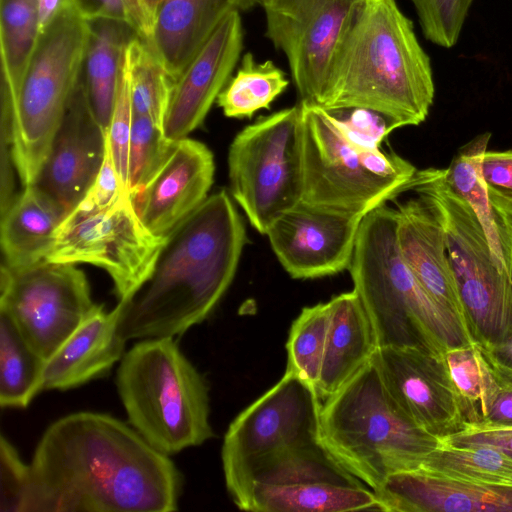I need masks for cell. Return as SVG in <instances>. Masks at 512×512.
<instances>
[{
    "instance_id": "6da1fadb",
    "label": "cell",
    "mask_w": 512,
    "mask_h": 512,
    "mask_svg": "<svg viewBox=\"0 0 512 512\" xmlns=\"http://www.w3.org/2000/svg\"><path fill=\"white\" fill-rule=\"evenodd\" d=\"M25 512H172L182 477L168 455L104 413L59 418L29 464Z\"/></svg>"
},
{
    "instance_id": "7a4b0ae2",
    "label": "cell",
    "mask_w": 512,
    "mask_h": 512,
    "mask_svg": "<svg viewBox=\"0 0 512 512\" xmlns=\"http://www.w3.org/2000/svg\"><path fill=\"white\" fill-rule=\"evenodd\" d=\"M245 240L227 192L208 196L166 236L148 279L118 302L122 338L174 337L204 321L230 286Z\"/></svg>"
},
{
    "instance_id": "3957f363",
    "label": "cell",
    "mask_w": 512,
    "mask_h": 512,
    "mask_svg": "<svg viewBox=\"0 0 512 512\" xmlns=\"http://www.w3.org/2000/svg\"><path fill=\"white\" fill-rule=\"evenodd\" d=\"M435 87L430 58L396 0H367L332 63L321 108L362 110L385 133L424 122Z\"/></svg>"
},
{
    "instance_id": "277c9868",
    "label": "cell",
    "mask_w": 512,
    "mask_h": 512,
    "mask_svg": "<svg viewBox=\"0 0 512 512\" xmlns=\"http://www.w3.org/2000/svg\"><path fill=\"white\" fill-rule=\"evenodd\" d=\"M397 211L383 204L364 215L349 270L373 326L377 348L414 347L438 355L475 343L437 304L404 263L396 241Z\"/></svg>"
},
{
    "instance_id": "5b68a950",
    "label": "cell",
    "mask_w": 512,
    "mask_h": 512,
    "mask_svg": "<svg viewBox=\"0 0 512 512\" xmlns=\"http://www.w3.org/2000/svg\"><path fill=\"white\" fill-rule=\"evenodd\" d=\"M319 443L373 491L392 474L422 468L441 439L411 422L371 360L324 400Z\"/></svg>"
},
{
    "instance_id": "8992f818",
    "label": "cell",
    "mask_w": 512,
    "mask_h": 512,
    "mask_svg": "<svg viewBox=\"0 0 512 512\" xmlns=\"http://www.w3.org/2000/svg\"><path fill=\"white\" fill-rule=\"evenodd\" d=\"M116 385L129 424L156 450L169 456L213 437L208 386L173 337L132 346Z\"/></svg>"
},
{
    "instance_id": "52a82bcc",
    "label": "cell",
    "mask_w": 512,
    "mask_h": 512,
    "mask_svg": "<svg viewBox=\"0 0 512 512\" xmlns=\"http://www.w3.org/2000/svg\"><path fill=\"white\" fill-rule=\"evenodd\" d=\"M303 203L364 216L405 191L417 169L395 153L361 140L344 121L300 102Z\"/></svg>"
},
{
    "instance_id": "ba28073f",
    "label": "cell",
    "mask_w": 512,
    "mask_h": 512,
    "mask_svg": "<svg viewBox=\"0 0 512 512\" xmlns=\"http://www.w3.org/2000/svg\"><path fill=\"white\" fill-rule=\"evenodd\" d=\"M407 190L442 226L473 341L491 347L512 338V267L494 255L474 210L450 188L444 169L417 170Z\"/></svg>"
},
{
    "instance_id": "9c48e42d",
    "label": "cell",
    "mask_w": 512,
    "mask_h": 512,
    "mask_svg": "<svg viewBox=\"0 0 512 512\" xmlns=\"http://www.w3.org/2000/svg\"><path fill=\"white\" fill-rule=\"evenodd\" d=\"M88 22L70 8L39 38L15 99L1 100L22 187L33 185L81 78Z\"/></svg>"
},
{
    "instance_id": "30bf717a",
    "label": "cell",
    "mask_w": 512,
    "mask_h": 512,
    "mask_svg": "<svg viewBox=\"0 0 512 512\" xmlns=\"http://www.w3.org/2000/svg\"><path fill=\"white\" fill-rule=\"evenodd\" d=\"M230 190L261 234L302 201L301 110L296 105L258 119L233 139L228 152Z\"/></svg>"
},
{
    "instance_id": "8fae6325",
    "label": "cell",
    "mask_w": 512,
    "mask_h": 512,
    "mask_svg": "<svg viewBox=\"0 0 512 512\" xmlns=\"http://www.w3.org/2000/svg\"><path fill=\"white\" fill-rule=\"evenodd\" d=\"M165 240L145 226L131 193L124 191L104 208L71 210L45 260L103 269L113 281L118 302H126L150 276Z\"/></svg>"
},
{
    "instance_id": "7c38bea8",
    "label": "cell",
    "mask_w": 512,
    "mask_h": 512,
    "mask_svg": "<svg viewBox=\"0 0 512 512\" xmlns=\"http://www.w3.org/2000/svg\"><path fill=\"white\" fill-rule=\"evenodd\" d=\"M237 507L253 512H346L378 510V502L371 488L316 442L257 462Z\"/></svg>"
},
{
    "instance_id": "4fadbf2b",
    "label": "cell",
    "mask_w": 512,
    "mask_h": 512,
    "mask_svg": "<svg viewBox=\"0 0 512 512\" xmlns=\"http://www.w3.org/2000/svg\"><path fill=\"white\" fill-rule=\"evenodd\" d=\"M321 400L315 386L286 371L230 423L221 459L226 488L236 506L257 462L285 449L319 442Z\"/></svg>"
},
{
    "instance_id": "5bb4252c",
    "label": "cell",
    "mask_w": 512,
    "mask_h": 512,
    "mask_svg": "<svg viewBox=\"0 0 512 512\" xmlns=\"http://www.w3.org/2000/svg\"><path fill=\"white\" fill-rule=\"evenodd\" d=\"M367 0H256L265 36L288 62L300 102L321 107L337 51Z\"/></svg>"
},
{
    "instance_id": "9a60e30c",
    "label": "cell",
    "mask_w": 512,
    "mask_h": 512,
    "mask_svg": "<svg viewBox=\"0 0 512 512\" xmlns=\"http://www.w3.org/2000/svg\"><path fill=\"white\" fill-rule=\"evenodd\" d=\"M95 305L85 273L74 264L43 260L18 269L2 264L0 308L46 361Z\"/></svg>"
},
{
    "instance_id": "2e32d148",
    "label": "cell",
    "mask_w": 512,
    "mask_h": 512,
    "mask_svg": "<svg viewBox=\"0 0 512 512\" xmlns=\"http://www.w3.org/2000/svg\"><path fill=\"white\" fill-rule=\"evenodd\" d=\"M372 360L388 394L416 426L439 439L464 429L443 355L414 347H382Z\"/></svg>"
},
{
    "instance_id": "e0dca14e",
    "label": "cell",
    "mask_w": 512,
    "mask_h": 512,
    "mask_svg": "<svg viewBox=\"0 0 512 512\" xmlns=\"http://www.w3.org/2000/svg\"><path fill=\"white\" fill-rule=\"evenodd\" d=\"M363 217L331 213L300 202L278 217L265 235L292 278H319L349 268Z\"/></svg>"
},
{
    "instance_id": "ac0fdd59",
    "label": "cell",
    "mask_w": 512,
    "mask_h": 512,
    "mask_svg": "<svg viewBox=\"0 0 512 512\" xmlns=\"http://www.w3.org/2000/svg\"><path fill=\"white\" fill-rule=\"evenodd\" d=\"M106 144L107 132L94 116L80 78L34 185L69 213L95 181Z\"/></svg>"
},
{
    "instance_id": "d6986e66",
    "label": "cell",
    "mask_w": 512,
    "mask_h": 512,
    "mask_svg": "<svg viewBox=\"0 0 512 512\" xmlns=\"http://www.w3.org/2000/svg\"><path fill=\"white\" fill-rule=\"evenodd\" d=\"M244 46L239 10L230 12L175 83L164 121L171 141L186 138L199 127L231 78Z\"/></svg>"
},
{
    "instance_id": "ffe728a7",
    "label": "cell",
    "mask_w": 512,
    "mask_h": 512,
    "mask_svg": "<svg viewBox=\"0 0 512 512\" xmlns=\"http://www.w3.org/2000/svg\"><path fill=\"white\" fill-rule=\"evenodd\" d=\"M214 172L213 153L204 143L188 137L176 141L152 179L132 195L145 226L166 237L208 197Z\"/></svg>"
},
{
    "instance_id": "44dd1931",
    "label": "cell",
    "mask_w": 512,
    "mask_h": 512,
    "mask_svg": "<svg viewBox=\"0 0 512 512\" xmlns=\"http://www.w3.org/2000/svg\"><path fill=\"white\" fill-rule=\"evenodd\" d=\"M387 512H512V487L455 479L424 469L392 474L374 491Z\"/></svg>"
},
{
    "instance_id": "7402d4cb",
    "label": "cell",
    "mask_w": 512,
    "mask_h": 512,
    "mask_svg": "<svg viewBox=\"0 0 512 512\" xmlns=\"http://www.w3.org/2000/svg\"><path fill=\"white\" fill-rule=\"evenodd\" d=\"M396 211V241L404 263L430 297L470 335L441 224L420 197L398 203Z\"/></svg>"
},
{
    "instance_id": "603a6c76",
    "label": "cell",
    "mask_w": 512,
    "mask_h": 512,
    "mask_svg": "<svg viewBox=\"0 0 512 512\" xmlns=\"http://www.w3.org/2000/svg\"><path fill=\"white\" fill-rule=\"evenodd\" d=\"M119 304H96L85 320L46 361L43 390H68L106 374L123 357L126 340L118 331Z\"/></svg>"
},
{
    "instance_id": "cb8c5ba5",
    "label": "cell",
    "mask_w": 512,
    "mask_h": 512,
    "mask_svg": "<svg viewBox=\"0 0 512 512\" xmlns=\"http://www.w3.org/2000/svg\"><path fill=\"white\" fill-rule=\"evenodd\" d=\"M244 0H161L148 42L177 81L221 21Z\"/></svg>"
},
{
    "instance_id": "d4e9b609",
    "label": "cell",
    "mask_w": 512,
    "mask_h": 512,
    "mask_svg": "<svg viewBox=\"0 0 512 512\" xmlns=\"http://www.w3.org/2000/svg\"><path fill=\"white\" fill-rule=\"evenodd\" d=\"M330 324L316 389L322 400L348 383L377 349L369 316L357 293H341L330 301Z\"/></svg>"
},
{
    "instance_id": "484cf974",
    "label": "cell",
    "mask_w": 512,
    "mask_h": 512,
    "mask_svg": "<svg viewBox=\"0 0 512 512\" xmlns=\"http://www.w3.org/2000/svg\"><path fill=\"white\" fill-rule=\"evenodd\" d=\"M66 210L36 185L23 187L1 212L4 265L18 269L45 260Z\"/></svg>"
},
{
    "instance_id": "4316f807",
    "label": "cell",
    "mask_w": 512,
    "mask_h": 512,
    "mask_svg": "<svg viewBox=\"0 0 512 512\" xmlns=\"http://www.w3.org/2000/svg\"><path fill=\"white\" fill-rule=\"evenodd\" d=\"M87 22L89 35L81 83L94 116L108 132L122 58L127 45L138 33L122 21L96 19Z\"/></svg>"
},
{
    "instance_id": "83f0119b",
    "label": "cell",
    "mask_w": 512,
    "mask_h": 512,
    "mask_svg": "<svg viewBox=\"0 0 512 512\" xmlns=\"http://www.w3.org/2000/svg\"><path fill=\"white\" fill-rule=\"evenodd\" d=\"M39 38L37 0H0L1 100L15 99Z\"/></svg>"
},
{
    "instance_id": "f1b7e54d",
    "label": "cell",
    "mask_w": 512,
    "mask_h": 512,
    "mask_svg": "<svg viewBox=\"0 0 512 512\" xmlns=\"http://www.w3.org/2000/svg\"><path fill=\"white\" fill-rule=\"evenodd\" d=\"M46 360L27 342L10 314L0 308V405L26 408L43 391Z\"/></svg>"
},
{
    "instance_id": "f546056e",
    "label": "cell",
    "mask_w": 512,
    "mask_h": 512,
    "mask_svg": "<svg viewBox=\"0 0 512 512\" xmlns=\"http://www.w3.org/2000/svg\"><path fill=\"white\" fill-rule=\"evenodd\" d=\"M436 474L475 483L512 487V456L489 444H441L422 468Z\"/></svg>"
},
{
    "instance_id": "4dcf8cb0",
    "label": "cell",
    "mask_w": 512,
    "mask_h": 512,
    "mask_svg": "<svg viewBox=\"0 0 512 512\" xmlns=\"http://www.w3.org/2000/svg\"><path fill=\"white\" fill-rule=\"evenodd\" d=\"M288 85L286 73L273 61L258 62L247 52L216 101L226 117L250 118L261 109H269Z\"/></svg>"
},
{
    "instance_id": "1f68e13d",
    "label": "cell",
    "mask_w": 512,
    "mask_h": 512,
    "mask_svg": "<svg viewBox=\"0 0 512 512\" xmlns=\"http://www.w3.org/2000/svg\"><path fill=\"white\" fill-rule=\"evenodd\" d=\"M126 55L133 116L148 117L163 128L176 81L146 38L136 35Z\"/></svg>"
},
{
    "instance_id": "d6a6232c",
    "label": "cell",
    "mask_w": 512,
    "mask_h": 512,
    "mask_svg": "<svg viewBox=\"0 0 512 512\" xmlns=\"http://www.w3.org/2000/svg\"><path fill=\"white\" fill-rule=\"evenodd\" d=\"M466 426L484 423L495 391L491 366L478 343L450 349L443 355ZM464 427V428H465Z\"/></svg>"
},
{
    "instance_id": "836d02e7",
    "label": "cell",
    "mask_w": 512,
    "mask_h": 512,
    "mask_svg": "<svg viewBox=\"0 0 512 512\" xmlns=\"http://www.w3.org/2000/svg\"><path fill=\"white\" fill-rule=\"evenodd\" d=\"M329 324L328 301L303 308L288 335L286 371L315 387L320 377Z\"/></svg>"
},
{
    "instance_id": "e575fe53",
    "label": "cell",
    "mask_w": 512,
    "mask_h": 512,
    "mask_svg": "<svg viewBox=\"0 0 512 512\" xmlns=\"http://www.w3.org/2000/svg\"><path fill=\"white\" fill-rule=\"evenodd\" d=\"M176 142V141H175ZM174 141L152 119L133 116L128 154V186L131 195L140 191L171 153Z\"/></svg>"
},
{
    "instance_id": "d590c367",
    "label": "cell",
    "mask_w": 512,
    "mask_h": 512,
    "mask_svg": "<svg viewBox=\"0 0 512 512\" xmlns=\"http://www.w3.org/2000/svg\"><path fill=\"white\" fill-rule=\"evenodd\" d=\"M422 33L430 42L451 48L458 41L473 0H410Z\"/></svg>"
},
{
    "instance_id": "8d00e7d4",
    "label": "cell",
    "mask_w": 512,
    "mask_h": 512,
    "mask_svg": "<svg viewBox=\"0 0 512 512\" xmlns=\"http://www.w3.org/2000/svg\"><path fill=\"white\" fill-rule=\"evenodd\" d=\"M132 121L130 75L125 49L118 75L115 103L107 137L115 169L123 188L128 191V154Z\"/></svg>"
},
{
    "instance_id": "74e56055",
    "label": "cell",
    "mask_w": 512,
    "mask_h": 512,
    "mask_svg": "<svg viewBox=\"0 0 512 512\" xmlns=\"http://www.w3.org/2000/svg\"><path fill=\"white\" fill-rule=\"evenodd\" d=\"M30 468L14 446L0 438V511L25 512Z\"/></svg>"
},
{
    "instance_id": "f35d334b",
    "label": "cell",
    "mask_w": 512,
    "mask_h": 512,
    "mask_svg": "<svg viewBox=\"0 0 512 512\" xmlns=\"http://www.w3.org/2000/svg\"><path fill=\"white\" fill-rule=\"evenodd\" d=\"M76 13L85 21L111 19L128 23L144 38L152 32V20L141 0H71Z\"/></svg>"
},
{
    "instance_id": "ab89813d",
    "label": "cell",
    "mask_w": 512,
    "mask_h": 512,
    "mask_svg": "<svg viewBox=\"0 0 512 512\" xmlns=\"http://www.w3.org/2000/svg\"><path fill=\"white\" fill-rule=\"evenodd\" d=\"M481 174L491 204L512 211V150H487Z\"/></svg>"
},
{
    "instance_id": "60d3db41",
    "label": "cell",
    "mask_w": 512,
    "mask_h": 512,
    "mask_svg": "<svg viewBox=\"0 0 512 512\" xmlns=\"http://www.w3.org/2000/svg\"><path fill=\"white\" fill-rule=\"evenodd\" d=\"M482 349L493 372L495 391L484 423L476 426L512 428V368L497 362Z\"/></svg>"
},
{
    "instance_id": "b9f144b4",
    "label": "cell",
    "mask_w": 512,
    "mask_h": 512,
    "mask_svg": "<svg viewBox=\"0 0 512 512\" xmlns=\"http://www.w3.org/2000/svg\"><path fill=\"white\" fill-rule=\"evenodd\" d=\"M124 191L128 190L123 188L115 169L107 137L106 154L101 169L84 197L73 209L88 212L104 208L113 203Z\"/></svg>"
},
{
    "instance_id": "7bdbcfd3",
    "label": "cell",
    "mask_w": 512,
    "mask_h": 512,
    "mask_svg": "<svg viewBox=\"0 0 512 512\" xmlns=\"http://www.w3.org/2000/svg\"><path fill=\"white\" fill-rule=\"evenodd\" d=\"M441 440L454 445L489 444L512 456V428L466 426L460 432Z\"/></svg>"
},
{
    "instance_id": "ee69618b",
    "label": "cell",
    "mask_w": 512,
    "mask_h": 512,
    "mask_svg": "<svg viewBox=\"0 0 512 512\" xmlns=\"http://www.w3.org/2000/svg\"><path fill=\"white\" fill-rule=\"evenodd\" d=\"M40 35L66 10L73 8L71 0H37Z\"/></svg>"
},
{
    "instance_id": "f6af8a7d",
    "label": "cell",
    "mask_w": 512,
    "mask_h": 512,
    "mask_svg": "<svg viewBox=\"0 0 512 512\" xmlns=\"http://www.w3.org/2000/svg\"><path fill=\"white\" fill-rule=\"evenodd\" d=\"M483 347V346H482ZM486 352L493 357L497 362L512 368V338L491 346L483 347Z\"/></svg>"
},
{
    "instance_id": "bcb514c9",
    "label": "cell",
    "mask_w": 512,
    "mask_h": 512,
    "mask_svg": "<svg viewBox=\"0 0 512 512\" xmlns=\"http://www.w3.org/2000/svg\"><path fill=\"white\" fill-rule=\"evenodd\" d=\"M141 1L144 5L149 17L151 18L152 24H153L154 15L156 13L158 4L160 3L161 0H141Z\"/></svg>"
},
{
    "instance_id": "7dc6e473",
    "label": "cell",
    "mask_w": 512,
    "mask_h": 512,
    "mask_svg": "<svg viewBox=\"0 0 512 512\" xmlns=\"http://www.w3.org/2000/svg\"><path fill=\"white\" fill-rule=\"evenodd\" d=\"M256 5V0H244V10L252 8Z\"/></svg>"
},
{
    "instance_id": "c3c4849f",
    "label": "cell",
    "mask_w": 512,
    "mask_h": 512,
    "mask_svg": "<svg viewBox=\"0 0 512 512\" xmlns=\"http://www.w3.org/2000/svg\"><path fill=\"white\" fill-rule=\"evenodd\" d=\"M506 211H507V210H506ZM508 212H509V213L511 214V216H512V211H508Z\"/></svg>"
}]
</instances>
